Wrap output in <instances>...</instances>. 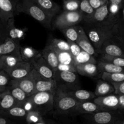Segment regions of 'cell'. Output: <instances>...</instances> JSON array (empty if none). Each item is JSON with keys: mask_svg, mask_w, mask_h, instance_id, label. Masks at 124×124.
I'll list each match as a JSON object with an SVG mask.
<instances>
[{"mask_svg": "<svg viewBox=\"0 0 124 124\" xmlns=\"http://www.w3.org/2000/svg\"><path fill=\"white\" fill-rule=\"evenodd\" d=\"M16 13H24L32 17L46 28L52 25V18L33 0H21L17 4Z\"/></svg>", "mask_w": 124, "mask_h": 124, "instance_id": "6da1fadb", "label": "cell"}, {"mask_svg": "<svg viewBox=\"0 0 124 124\" xmlns=\"http://www.w3.org/2000/svg\"><path fill=\"white\" fill-rule=\"evenodd\" d=\"M54 93L53 92H38L29 97L27 101L31 104V110L41 115H45L53 109Z\"/></svg>", "mask_w": 124, "mask_h": 124, "instance_id": "7a4b0ae2", "label": "cell"}, {"mask_svg": "<svg viewBox=\"0 0 124 124\" xmlns=\"http://www.w3.org/2000/svg\"><path fill=\"white\" fill-rule=\"evenodd\" d=\"M54 79L57 88H61L64 92L75 90L81 88L76 72L56 70L54 71Z\"/></svg>", "mask_w": 124, "mask_h": 124, "instance_id": "3957f363", "label": "cell"}, {"mask_svg": "<svg viewBox=\"0 0 124 124\" xmlns=\"http://www.w3.org/2000/svg\"><path fill=\"white\" fill-rule=\"evenodd\" d=\"M78 102L62 89L57 88L54 93L53 108L58 113L66 114L75 111Z\"/></svg>", "mask_w": 124, "mask_h": 124, "instance_id": "277c9868", "label": "cell"}, {"mask_svg": "<svg viewBox=\"0 0 124 124\" xmlns=\"http://www.w3.org/2000/svg\"><path fill=\"white\" fill-rule=\"evenodd\" d=\"M84 19V15L79 10L69 12L64 11L54 20V25L60 29L65 27L78 25Z\"/></svg>", "mask_w": 124, "mask_h": 124, "instance_id": "5b68a950", "label": "cell"}, {"mask_svg": "<svg viewBox=\"0 0 124 124\" xmlns=\"http://www.w3.org/2000/svg\"><path fill=\"white\" fill-rule=\"evenodd\" d=\"M31 73L35 80V92H53L55 93L57 89L56 84L53 79H48L41 76L36 70L32 69Z\"/></svg>", "mask_w": 124, "mask_h": 124, "instance_id": "8992f818", "label": "cell"}, {"mask_svg": "<svg viewBox=\"0 0 124 124\" xmlns=\"http://www.w3.org/2000/svg\"><path fill=\"white\" fill-rule=\"evenodd\" d=\"M30 64L33 69L36 70L41 76L46 78L54 79V71L45 60L41 53L33 60Z\"/></svg>", "mask_w": 124, "mask_h": 124, "instance_id": "52a82bcc", "label": "cell"}, {"mask_svg": "<svg viewBox=\"0 0 124 124\" xmlns=\"http://www.w3.org/2000/svg\"><path fill=\"white\" fill-rule=\"evenodd\" d=\"M85 33L98 53L104 41L107 39L106 32L105 33L103 28L98 27V25L94 27L88 28Z\"/></svg>", "mask_w": 124, "mask_h": 124, "instance_id": "ba28073f", "label": "cell"}, {"mask_svg": "<svg viewBox=\"0 0 124 124\" xmlns=\"http://www.w3.org/2000/svg\"><path fill=\"white\" fill-rule=\"evenodd\" d=\"M31 64L23 61L18 62L14 67L6 71L12 79H19L28 76L32 70Z\"/></svg>", "mask_w": 124, "mask_h": 124, "instance_id": "9c48e42d", "label": "cell"}, {"mask_svg": "<svg viewBox=\"0 0 124 124\" xmlns=\"http://www.w3.org/2000/svg\"><path fill=\"white\" fill-rule=\"evenodd\" d=\"M88 115V124H112L115 122V116L109 111L102 110Z\"/></svg>", "mask_w": 124, "mask_h": 124, "instance_id": "30bf717a", "label": "cell"}, {"mask_svg": "<svg viewBox=\"0 0 124 124\" xmlns=\"http://www.w3.org/2000/svg\"><path fill=\"white\" fill-rule=\"evenodd\" d=\"M93 101L105 111L115 110L119 106L118 97L112 94L96 97Z\"/></svg>", "mask_w": 124, "mask_h": 124, "instance_id": "8fae6325", "label": "cell"}, {"mask_svg": "<svg viewBox=\"0 0 124 124\" xmlns=\"http://www.w3.org/2000/svg\"><path fill=\"white\" fill-rule=\"evenodd\" d=\"M11 84L18 86L29 96L34 94L35 92V80L31 73V71L28 76L23 78L19 79H12Z\"/></svg>", "mask_w": 124, "mask_h": 124, "instance_id": "7c38bea8", "label": "cell"}, {"mask_svg": "<svg viewBox=\"0 0 124 124\" xmlns=\"http://www.w3.org/2000/svg\"><path fill=\"white\" fill-rule=\"evenodd\" d=\"M19 44L12 39L7 38L3 42L0 44V56L10 54L21 57Z\"/></svg>", "mask_w": 124, "mask_h": 124, "instance_id": "4fadbf2b", "label": "cell"}, {"mask_svg": "<svg viewBox=\"0 0 124 124\" xmlns=\"http://www.w3.org/2000/svg\"><path fill=\"white\" fill-rule=\"evenodd\" d=\"M18 2L19 0H0V10L4 21L7 22L9 19L14 18Z\"/></svg>", "mask_w": 124, "mask_h": 124, "instance_id": "5bb4252c", "label": "cell"}, {"mask_svg": "<svg viewBox=\"0 0 124 124\" xmlns=\"http://www.w3.org/2000/svg\"><path fill=\"white\" fill-rule=\"evenodd\" d=\"M76 73L87 77L94 78L98 76L100 71L97 64L94 63H85L77 64L75 65Z\"/></svg>", "mask_w": 124, "mask_h": 124, "instance_id": "9a60e30c", "label": "cell"}, {"mask_svg": "<svg viewBox=\"0 0 124 124\" xmlns=\"http://www.w3.org/2000/svg\"><path fill=\"white\" fill-rule=\"evenodd\" d=\"M41 54L45 60L48 62L51 67L55 71L58 69L59 61H58L56 53L53 47L48 43L44 48Z\"/></svg>", "mask_w": 124, "mask_h": 124, "instance_id": "2e32d148", "label": "cell"}, {"mask_svg": "<svg viewBox=\"0 0 124 124\" xmlns=\"http://www.w3.org/2000/svg\"><path fill=\"white\" fill-rule=\"evenodd\" d=\"M76 43L82 48V50L85 51L88 54H91L93 56H94V55L96 54V51L92 45L91 41H90L89 38L87 36L84 29H82L81 31L78 39L76 41Z\"/></svg>", "mask_w": 124, "mask_h": 124, "instance_id": "e0dca14e", "label": "cell"}, {"mask_svg": "<svg viewBox=\"0 0 124 124\" xmlns=\"http://www.w3.org/2000/svg\"><path fill=\"white\" fill-rule=\"evenodd\" d=\"M16 105V101L8 90L0 94V115H4L7 110Z\"/></svg>", "mask_w": 124, "mask_h": 124, "instance_id": "ac0fdd59", "label": "cell"}, {"mask_svg": "<svg viewBox=\"0 0 124 124\" xmlns=\"http://www.w3.org/2000/svg\"><path fill=\"white\" fill-rule=\"evenodd\" d=\"M8 91L16 101V105H19L23 107L30 96L19 87L15 85L11 84L8 87Z\"/></svg>", "mask_w": 124, "mask_h": 124, "instance_id": "d6986e66", "label": "cell"}, {"mask_svg": "<svg viewBox=\"0 0 124 124\" xmlns=\"http://www.w3.org/2000/svg\"><path fill=\"white\" fill-rule=\"evenodd\" d=\"M50 16L53 18L60 10V7L52 0H33Z\"/></svg>", "mask_w": 124, "mask_h": 124, "instance_id": "ffe728a7", "label": "cell"}, {"mask_svg": "<svg viewBox=\"0 0 124 124\" xmlns=\"http://www.w3.org/2000/svg\"><path fill=\"white\" fill-rule=\"evenodd\" d=\"M102 110H104L96 103L90 101L79 102L75 111L80 113L92 114Z\"/></svg>", "mask_w": 124, "mask_h": 124, "instance_id": "44dd1931", "label": "cell"}, {"mask_svg": "<svg viewBox=\"0 0 124 124\" xmlns=\"http://www.w3.org/2000/svg\"><path fill=\"white\" fill-rule=\"evenodd\" d=\"M66 93L69 94L70 96L73 98L78 102L93 101L96 97L93 92L85 90L78 89L75 90H70L67 92Z\"/></svg>", "mask_w": 124, "mask_h": 124, "instance_id": "7402d4cb", "label": "cell"}, {"mask_svg": "<svg viewBox=\"0 0 124 124\" xmlns=\"http://www.w3.org/2000/svg\"><path fill=\"white\" fill-rule=\"evenodd\" d=\"M107 54L111 56L121 57L122 56V50L119 46L113 44H108L105 39L102 44L98 53Z\"/></svg>", "mask_w": 124, "mask_h": 124, "instance_id": "603a6c76", "label": "cell"}, {"mask_svg": "<svg viewBox=\"0 0 124 124\" xmlns=\"http://www.w3.org/2000/svg\"><path fill=\"white\" fill-rule=\"evenodd\" d=\"M21 61H23L21 57L10 54L0 56V64L2 67V70H4L5 71L14 67Z\"/></svg>", "mask_w": 124, "mask_h": 124, "instance_id": "cb8c5ba5", "label": "cell"}, {"mask_svg": "<svg viewBox=\"0 0 124 124\" xmlns=\"http://www.w3.org/2000/svg\"><path fill=\"white\" fill-rule=\"evenodd\" d=\"M108 15V2H106L104 5L101 6L94 10L92 16L88 19L89 23L98 24L104 21Z\"/></svg>", "mask_w": 124, "mask_h": 124, "instance_id": "d4e9b609", "label": "cell"}, {"mask_svg": "<svg viewBox=\"0 0 124 124\" xmlns=\"http://www.w3.org/2000/svg\"><path fill=\"white\" fill-rule=\"evenodd\" d=\"M115 91V87L108 82L101 79L97 82L94 93L96 97L109 95Z\"/></svg>", "mask_w": 124, "mask_h": 124, "instance_id": "484cf974", "label": "cell"}, {"mask_svg": "<svg viewBox=\"0 0 124 124\" xmlns=\"http://www.w3.org/2000/svg\"><path fill=\"white\" fill-rule=\"evenodd\" d=\"M83 28L79 25H71L59 29L67 38V39L76 42L79 38L81 31Z\"/></svg>", "mask_w": 124, "mask_h": 124, "instance_id": "4316f807", "label": "cell"}, {"mask_svg": "<svg viewBox=\"0 0 124 124\" xmlns=\"http://www.w3.org/2000/svg\"><path fill=\"white\" fill-rule=\"evenodd\" d=\"M98 68L100 71L109 73H124V69L122 67L117 66L113 63L108 62L100 60L97 62Z\"/></svg>", "mask_w": 124, "mask_h": 124, "instance_id": "83f0119b", "label": "cell"}, {"mask_svg": "<svg viewBox=\"0 0 124 124\" xmlns=\"http://www.w3.org/2000/svg\"><path fill=\"white\" fill-rule=\"evenodd\" d=\"M20 53L23 61L30 63L40 54L38 51L31 47H20Z\"/></svg>", "mask_w": 124, "mask_h": 124, "instance_id": "f1b7e54d", "label": "cell"}, {"mask_svg": "<svg viewBox=\"0 0 124 124\" xmlns=\"http://www.w3.org/2000/svg\"><path fill=\"white\" fill-rule=\"evenodd\" d=\"M51 46H52V45H51ZM54 50H55L56 53L59 64L75 65L74 58L73 57V56L71 55V53H70V52L61 51L59 50L56 49V48H54Z\"/></svg>", "mask_w": 124, "mask_h": 124, "instance_id": "f546056e", "label": "cell"}, {"mask_svg": "<svg viewBox=\"0 0 124 124\" xmlns=\"http://www.w3.org/2000/svg\"><path fill=\"white\" fill-rule=\"evenodd\" d=\"M27 113L28 111L25 110L24 107L19 105H15L7 110L3 115L7 116L8 117L23 118V117H26Z\"/></svg>", "mask_w": 124, "mask_h": 124, "instance_id": "4dcf8cb0", "label": "cell"}, {"mask_svg": "<svg viewBox=\"0 0 124 124\" xmlns=\"http://www.w3.org/2000/svg\"><path fill=\"white\" fill-rule=\"evenodd\" d=\"M74 62H75V65H76L77 64H85V63L89 62L97 64L98 61L93 56L88 54V53L85 52V51L82 50L78 55L74 58Z\"/></svg>", "mask_w": 124, "mask_h": 124, "instance_id": "1f68e13d", "label": "cell"}, {"mask_svg": "<svg viewBox=\"0 0 124 124\" xmlns=\"http://www.w3.org/2000/svg\"><path fill=\"white\" fill-rule=\"evenodd\" d=\"M101 78L102 79L111 84L119 83L124 81V73H109L102 72Z\"/></svg>", "mask_w": 124, "mask_h": 124, "instance_id": "d6a6232c", "label": "cell"}, {"mask_svg": "<svg viewBox=\"0 0 124 124\" xmlns=\"http://www.w3.org/2000/svg\"><path fill=\"white\" fill-rule=\"evenodd\" d=\"M95 10L90 4L88 0H81L79 4V11L82 13L84 17L85 15L86 17L89 19L94 13Z\"/></svg>", "mask_w": 124, "mask_h": 124, "instance_id": "836d02e7", "label": "cell"}, {"mask_svg": "<svg viewBox=\"0 0 124 124\" xmlns=\"http://www.w3.org/2000/svg\"><path fill=\"white\" fill-rule=\"evenodd\" d=\"M49 44L52 45V47L54 48H56V49L59 50L61 51L70 52V47H69V44L67 41L53 38L51 39Z\"/></svg>", "mask_w": 124, "mask_h": 124, "instance_id": "e575fe53", "label": "cell"}, {"mask_svg": "<svg viewBox=\"0 0 124 124\" xmlns=\"http://www.w3.org/2000/svg\"><path fill=\"white\" fill-rule=\"evenodd\" d=\"M80 0H64V11L79 10Z\"/></svg>", "mask_w": 124, "mask_h": 124, "instance_id": "d590c367", "label": "cell"}, {"mask_svg": "<svg viewBox=\"0 0 124 124\" xmlns=\"http://www.w3.org/2000/svg\"><path fill=\"white\" fill-rule=\"evenodd\" d=\"M12 79L8 74L4 70H0V86L9 87L10 85Z\"/></svg>", "mask_w": 124, "mask_h": 124, "instance_id": "8d00e7d4", "label": "cell"}, {"mask_svg": "<svg viewBox=\"0 0 124 124\" xmlns=\"http://www.w3.org/2000/svg\"><path fill=\"white\" fill-rule=\"evenodd\" d=\"M7 38V22L0 18V44Z\"/></svg>", "mask_w": 124, "mask_h": 124, "instance_id": "74e56055", "label": "cell"}, {"mask_svg": "<svg viewBox=\"0 0 124 124\" xmlns=\"http://www.w3.org/2000/svg\"><path fill=\"white\" fill-rule=\"evenodd\" d=\"M27 121L29 123H35V122H39L41 121V115L36 111L30 110L28 111V113L26 116Z\"/></svg>", "mask_w": 124, "mask_h": 124, "instance_id": "f35d334b", "label": "cell"}, {"mask_svg": "<svg viewBox=\"0 0 124 124\" xmlns=\"http://www.w3.org/2000/svg\"><path fill=\"white\" fill-rule=\"evenodd\" d=\"M67 41L69 44L70 53H71L73 57L75 58L81 53V51L82 50V48L79 46V45L76 42H73V41H70V40H67Z\"/></svg>", "mask_w": 124, "mask_h": 124, "instance_id": "ab89813d", "label": "cell"}, {"mask_svg": "<svg viewBox=\"0 0 124 124\" xmlns=\"http://www.w3.org/2000/svg\"><path fill=\"white\" fill-rule=\"evenodd\" d=\"M57 70H60V71H74L76 72V68L75 65H66V64H58V69Z\"/></svg>", "mask_w": 124, "mask_h": 124, "instance_id": "60d3db41", "label": "cell"}, {"mask_svg": "<svg viewBox=\"0 0 124 124\" xmlns=\"http://www.w3.org/2000/svg\"><path fill=\"white\" fill-rule=\"evenodd\" d=\"M115 87L116 93L117 94H124V81L119 83H112Z\"/></svg>", "mask_w": 124, "mask_h": 124, "instance_id": "b9f144b4", "label": "cell"}, {"mask_svg": "<svg viewBox=\"0 0 124 124\" xmlns=\"http://www.w3.org/2000/svg\"><path fill=\"white\" fill-rule=\"evenodd\" d=\"M88 2L94 10L97 9L105 3L103 0H88Z\"/></svg>", "mask_w": 124, "mask_h": 124, "instance_id": "7bdbcfd3", "label": "cell"}, {"mask_svg": "<svg viewBox=\"0 0 124 124\" xmlns=\"http://www.w3.org/2000/svg\"><path fill=\"white\" fill-rule=\"evenodd\" d=\"M0 124H15L8 119V117L3 115H0Z\"/></svg>", "mask_w": 124, "mask_h": 124, "instance_id": "ee69618b", "label": "cell"}, {"mask_svg": "<svg viewBox=\"0 0 124 124\" xmlns=\"http://www.w3.org/2000/svg\"><path fill=\"white\" fill-rule=\"evenodd\" d=\"M118 99H119V106L124 107V94H120L118 96Z\"/></svg>", "mask_w": 124, "mask_h": 124, "instance_id": "f6af8a7d", "label": "cell"}, {"mask_svg": "<svg viewBox=\"0 0 124 124\" xmlns=\"http://www.w3.org/2000/svg\"><path fill=\"white\" fill-rule=\"evenodd\" d=\"M8 87H3V86H0V94H2V93H4L5 92L8 90Z\"/></svg>", "mask_w": 124, "mask_h": 124, "instance_id": "bcb514c9", "label": "cell"}, {"mask_svg": "<svg viewBox=\"0 0 124 124\" xmlns=\"http://www.w3.org/2000/svg\"><path fill=\"white\" fill-rule=\"evenodd\" d=\"M110 1H111V4H116L118 6L119 4H120L121 3L122 0H110Z\"/></svg>", "mask_w": 124, "mask_h": 124, "instance_id": "7dc6e473", "label": "cell"}, {"mask_svg": "<svg viewBox=\"0 0 124 124\" xmlns=\"http://www.w3.org/2000/svg\"><path fill=\"white\" fill-rule=\"evenodd\" d=\"M110 9H111V11L112 12H115L117 10V5L112 4V6H111V8Z\"/></svg>", "mask_w": 124, "mask_h": 124, "instance_id": "c3c4849f", "label": "cell"}, {"mask_svg": "<svg viewBox=\"0 0 124 124\" xmlns=\"http://www.w3.org/2000/svg\"><path fill=\"white\" fill-rule=\"evenodd\" d=\"M0 18H1V19L3 20V16H2V12H1V10H0Z\"/></svg>", "mask_w": 124, "mask_h": 124, "instance_id": "681fc988", "label": "cell"}, {"mask_svg": "<svg viewBox=\"0 0 124 124\" xmlns=\"http://www.w3.org/2000/svg\"><path fill=\"white\" fill-rule=\"evenodd\" d=\"M33 124H45L44 123H43L42 122H35Z\"/></svg>", "mask_w": 124, "mask_h": 124, "instance_id": "f907efd6", "label": "cell"}, {"mask_svg": "<svg viewBox=\"0 0 124 124\" xmlns=\"http://www.w3.org/2000/svg\"><path fill=\"white\" fill-rule=\"evenodd\" d=\"M2 70V67H1V64H0V70Z\"/></svg>", "mask_w": 124, "mask_h": 124, "instance_id": "816d5d0a", "label": "cell"}, {"mask_svg": "<svg viewBox=\"0 0 124 124\" xmlns=\"http://www.w3.org/2000/svg\"><path fill=\"white\" fill-rule=\"evenodd\" d=\"M103 1H104V2H107V0H103Z\"/></svg>", "mask_w": 124, "mask_h": 124, "instance_id": "f5cc1de1", "label": "cell"}, {"mask_svg": "<svg viewBox=\"0 0 124 124\" xmlns=\"http://www.w3.org/2000/svg\"><path fill=\"white\" fill-rule=\"evenodd\" d=\"M122 124H124V122H123V123H122Z\"/></svg>", "mask_w": 124, "mask_h": 124, "instance_id": "db71d44e", "label": "cell"}, {"mask_svg": "<svg viewBox=\"0 0 124 124\" xmlns=\"http://www.w3.org/2000/svg\"><path fill=\"white\" fill-rule=\"evenodd\" d=\"M80 1H81V0H80Z\"/></svg>", "mask_w": 124, "mask_h": 124, "instance_id": "11a10c76", "label": "cell"}]
</instances>
